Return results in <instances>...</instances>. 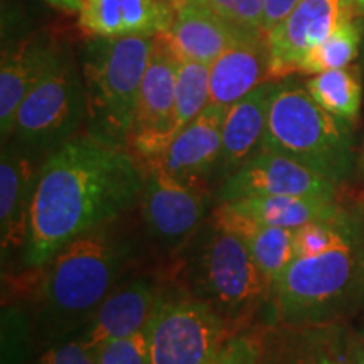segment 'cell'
Instances as JSON below:
<instances>
[{
    "mask_svg": "<svg viewBox=\"0 0 364 364\" xmlns=\"http://www.w3.org/2000/svg\"><path fill=\"white\" fill-rule=\"evenodd\" d=\"M144 169L129 149L75 136L39 167L31 204L26 265L39 268L70 241L107 228L140 201Z\"/></svg>",
    "mask_w": 364,
    "mask_h": 364,
    "instance_id": "6da1fadb",
    "label": "cell"
},
{
    "mask_svg": "<svg viewBox=\"0 0 364 364\" xmlns=\"http://www.w3.org/2000/svg\"><path fill=\"white\" fill-rule=\"evenodd\" d=\"M127 257L129 245L102 228L70 241L46 263L41 306L54 339L85 329L115 289Z\"/></svg>",
    "mask_w": 364,
    "mask_h": 364,
    "instance_id": "7a4b0ae2",
    "label": "cell"
},
{
    "mask_svg": "<svg viewBox=\"0 0 364 364\" xmlns=\"http://www.w3.org/2000/svg\"><path fill=\"white\" fill-rule=\"evenodd\" d=\"M156 38H88L80 66L88 134L130 150L136 102Z\"/></svg>",
    "mask_w": 364,
    "mask_h": 364,
    "instance_id": "3957f363",
    "label": "cell"
},
{
    "mask_svg": "<svg viewBox=\"0 0 364 364\" xmlns=\"http://www.w3.org/2000/svg\"><path fill=\"white\" fill-rule=\"evenodd\" d=\"M359 304L356 218L353 228L329 252L297 257L272 289V326L326 327Z\"/></svg>",
    "mask_w": 364,
    "mask_h": 364,
    "instance_id": "277c9868",
    "label": "cell"
},
{
    "mask_svg": "<svg viewBox=\"0 0 364 364\" xmlns=\"http://www.w3.org/2000/svg\"><path fill=\"white\" fill-rule=\"evenodd\" d=\"M351 125L324 110L306 86L285 78L273 91L262 150L295 159L341 184L356 167Z\"/></svg>",
    "mask_w": 364,
    "mask_h": 364,
    "instance_id": "5b68a950",
    "label": "cell"
},
{
    "mask_svg": "<svg viewBox=\"0 0 364 364\" xmlns=\"http://www.w3.org/2000/svg\"><path fill=\"white\" fill-rule=\"evenodd\" d=\"M198 295L236 332L248 331L257 312L270 302L272 282L247 245L211 221L196 265Z\"/></svg>",
    "mask_w": 364,
    "mask_h": 364,
    "instance_id": "8992f818",
    "label": "cell"
},
{
    "mask_svg": "<svg viewBox=\"0 0 364 364\" xmlns=\"http://www.w3.org/2000/svg\"><path fill=\"white\" fill-rule=\"evenodd\" d=\"M83 122L86 90L81 66L59 46L51 65L22 102L12 139L24 149L53 152L75 139Z\"/></svg>",
    "mask_w": 364,
    "mask_h": 364,
    "instance_id": "52a82bcc",
    "label": "cell"
},
{
    "mask_svg": "<svg viewBox=\"0 0 364 364\" xmlns=\"http://www.w3.org/2000/svg\"><path fill=\"white\" fill-rule=\"evenodd\" d=\"M145 334L150 364H208L238 332L199 297L164 295Z\"/></svg>",
    "mask_w": 364,
    "mask_h": 364,
    "instance_id": "ba28073f",
    "label": "cell"
},
{
    "mask_svg": "<svg viewBox=\"0 0 364 364\" xmlns=\"http://www.w3.org/2000/svg\"><path fill=\"white\" fill-rule=\"evenodd\" d=\"M142 169L140 206L145 226L166 247H181L198 233L206 220L208 191L201 182L172 176L156 162L142 166Z\"/></svg>",
    "mask_w": 364,
    "mask_h": 364,
    "instance_id": "9c48e42d",
    "label": "cell"
},
{
    "mask_svg": "<svg viewBox=\"0 0 364 364\" xmlns=\"http://www.w3.org/2000/svg\"><path fill=\"white\" fill-rule=\"evenodd\" d=\"M353 19H364V0H302L267 33L272 81L294 75L309 49Z\"/></svg>",
    "mask_w": 364,
    "mask_h": 364,
    "instance_id": "30bf717a",
    "label": "cell"
},
{
    "mask_svg": "<svg viewBox=\"0 0 364 364\" xmlns=\"http://www.w3.org/2000/svg\"><path fill=\"white\" fill-rule=\"evenodd\" d=\"M177 58L156 38L136 102L130 152L140 166L162 156L174 139Z\"/></svg>",
    "mask_w": 364,
    "mask_h": 364,
    "instance_id": "8fae6325",
    "label": "cell"
},
{
    "mask_svg": "<svg viewBox=\"0 0 364 364\" xmlns=\"http://www.w3.org/2000/svg\"><path fill=\"white\" fill-rule=\"evenodd\" d=\"M338 186L329 177L295 159L260 150L238 171L221 181L218 199L220 204L255 196H309L334 199Z\"/></svg>",
    "mask_w": 364,
    "mask_h": 364,
    "instance_id": "7c38bea8",
    "label": "cell"
},
{
    "mask_svg": "<svg viewBox=\"0 0 364 364\" xmlns=\"http://www.w3.org/2000/svg\"><path fill=\"white\" fill-rule=\"evenodd\" d=\"M176 2V17L167 33L157 36L169 51L182 61L211 66L223 53L241 43L265 34L223 19L218 14L194 4Z\"/></svg>",
    "mask_w": 364,
    "mask_h": 364,
    "instance_id": "4fadbf2b",
    "label": "cell"
},
{
    "mask_svg": "<svg viewBox=\"0 0 364 364\" xmlns=\"http://www.w3.org/2000/svg\"><path fill=\"white\" fill-rule=\"evenodd\" d=\"M174 17V0H83L78 27L88 38H157Z\"/></svg>",
    "mask_w": 364,
    "mask_h": 364,
    "instance_id": "5bb4252c",
    "label": "cell"
},
{
    "mask_svg": "<svg viewBox=\"0 0 364 364\" xmlns=\"http://www.w3.org/2000/svg\"><path fill=\"white\" fill-rule=\"evenodd\" d=\"M162 299L152 280L132 279L107 295L78 336L93 351L110 339L129 338L149 326Z\"/></svg>",
    "mask_w": 364,
    "mask_h": 364,
    "instance_id": "9a60e30c",
    "label": "cell"
},
{
    "mask_svg": "<svg viewBox=\"0 0 364 364\" xmlns=\"http://www.w3.org/2000/svg\"><path fill=\"white\" fill-rule=\"evenodd\" d=\"M38 172L21 145H9L0 161V243L2 258L24 253Z\"/></svg>",
    "mask_w": 364,
    "mask_h": 364,
    "instance_id": "2e32d148",
    "label": "cell"
},
{
    "mask_svg": "<svg viewBox=\"0 0 364 364\" xmlns=\"http://www.w3.org/2000/svg\"><path fill=\"white\" fill-rule=\"evenodd\" d=\"M225 113L226 108L209 103L171 140L162 156L154 162L162 166L172 176L184 181L201 182V177L208 176L213 169H218Z\"/></svg>",
    "mask_w": 364,
    "mask_h": 364,
    "instance_id": "e0dca14e",
    "label": "cell"
},
{
    "mask_svg": "<svg viewBox=\"0 0 364 364\" xmlns=\"http://www.w3.org/2000/svg\"><path fill=\"white\" fill-rule=\"evenodd\" d=\"M275 86L277 81H267L226 108L221 130V156L216 169L221 181L262 150Z\"/></svg>",
    "mask_w": 364,
    "mask_h": 364,
    "instance_id": "ac0fdd59",
    "label": "cell"
},
{
    "mask_svg": "<svg viewBox=\"0 0 364 364\" xmlns=\"http://www.w3.org/2000/svg\"><path fill=\"white\" fill-rule=\"evenodd\" d=\"M58 48L48 38L36 36L4 49L0 63V132L4 142L12 139L17 112L51 65Z\"/></svg>",
    "mask_w": 364,
    "mask_h": 364,
    "instance_id": "d6986e66",
    "label": "cell"
},
{
    "mask_svg": "<svg viewBox=\"0 0 364 364\" xmlns=\"http://www.w3.org/2000/svg\"><path fill=\"white\" fill-rule=\"evenodd\" d=\"M326 327H284L268 324L253 331L258 364H346L339 339Z\"/></svg>",
    "mask_w": 364,
    "mask_h": 364,
    "instance_id": "ffe728a7",
    "label": "cell"
},
{
    "mask_svg": "<svg viewBox=\"0 0 364 364\" xmlns=\"http://www.w3.org/2000/svg\"><path fill=\"white\" fill-rule=\"evenodd\" d=\"M272 81L267 33L228 49L209 66L211 103L228 108Z\"/></svg>",
    "mask_w": 364,
    "mask_h": 364,
    "instance_id": "44dd1931",
    "label": "cell"
},
{
    "mask_svg": "<svg viewBox=\"0 0 364 364\" xmlns=\"http://www.w3.org/2000/svg\"><path fill=\"white\" fill-rule=\"evenodd\" d=\"M211 221L243 240L272 285L295 258L294 230L265 225L226 203H221L213 211Z\"/></svg>",
    "mask_w": 364,
    "mask_h": 364,
    "instance_id": "7402d4cb",
    "label": "cell"
},
{
    "mask_svg": "<svg viewBox=\"0 0 364 364\" xmlns=\"http://www.w3.org/2000/svg\"><path fill=\"white\" fill-rule=\"evenodd\" d=\"M226 204L265 225L294 231L307 223L332 221L344 215L334 199L309 196H255Z\"/></svg>",
    "mask_w": 364,
    "mask_h": 364,
    "instance_id": "603a6c76",
    "label": "cell"
},
{
    "mask_svg": "<svg viewBox=\"0 0 364 364\" xmlns=\"http://www.w3.org/2000/svg\"><path fill=\"white\" fill-rule=\"evenodd\" d=\"M306 88L324 110L354 124L361 110L363 85L356 68L346 66L314 75Z\"/></svg>",
    "mask_w": 364,
    "mask_h": 364,
    "instance_id": "cb8c5ba5",
    "label": "cell"
},
{
    "mask_svg": "<svg viewBox=\"0 0 364 364\" xmlns=\"http://www.w3.org/2000/svg\"><path fill=\"white\" fill-rule=\"evenodd\" d=\"M364 19H353L341 24L331 36L300 58L295 73L300 75H318L329 70L349 66L358 56L363 41Z\"/></svg>",
    "mask_w": 364,
    "mask_h": 364,
    "instance_id": "d4e9b609",
    "label": "cell"
},
{
    "mask_svg": "<svg viewBox=\"0 0 364 364\" xmlns=\"http://www.w3.org/2000/svg\"><path fill=\"white\" fill-rule=\"evenodd\" d=\"M211 103L209 66L177 59L174 136Z\"/></svg>",
    "mask_w": 364,
    "mask_h": 364,
    "instance_id": "484cf974",
    "label": "cell"
},
{
    "mask_svg": "<svg viewBox=\"0 0 364 364\" xmlns=\"http://www.w3.org/2000/svg\"><path fill=\"white\" fill-rule=\"evenodd\" d=\"M182 2L208 9L236 26L263 31L265 0H182Z\"/></svg>",
    "mask_w": 364,
    "mask_h": 364,
    "instance_id": "4316f807",
    "label": "cell"
},
{
    "mask_svg": "<svg viewBox=\"0 0 364 364\" xmlns=\"http://www.w3.org/2000/svg\"><path fill=\"white\" fill-rule=\"evenodd\" d=\"M97 364H150L145 329L129 338L110 339L95 349Z\"/></svg>",
    "mask_w": 364,
    "mask_h": 364,
    "instance_id": "83f0119b",
    "label": "cell"
},
{
    "mask_svg": "<svg viewBox=\"0 0 364 364\" xmlns=\"http://www.w3.org/2000/svg\"><path fill=\"white\" fill-rule=\"evenodd\" d=\"M208 364H258L257 341L253 332L243 331L231 336Z\"/></svg>",
    "mask_w": 364,
    "mask_h": 364,
    "instance_id": "f1b7e54d",
    "label": "cell"
},
{
    "mask_svg": "<svg viewBox=\"0 0 364 364\" xmlns=\"http://www.w3.org/2000/svg\"><path fill=\"white\" fill-rule=\"evenodd\" d=\"M38 364H97L95 351L76 336L73 339L56 341L51 348L39 358Z\"/></svg>",
    "mask_w": 364,
    "mask_h": 364,
    "instance_id": "f546056e",
    "label": "cell"
},
{
    "mask_svg": "<svg viewBox=\"0 0 364 364\" xmlns=\"http://www.w3.org/2000/svg\"><path fill=\"white\" fill-rule=\"evenodd\" d=\"M302 0H265V9H263V31L273 29L280 21H284L290 12Z\"/></svg>",
    "mask_w": 364,
    "mask_h": 364,
    "instance_id": "4dcf8cb0",
    "label": "cell"
},
{
    "mask_svg": "<svg viewBox=\"0 0 364 364\" xmlns=\"http://www.w3.org/2000/svg\"><path fill=\"white\" fill-rule=\"evenodd\" d=\"M358 240V268H359V304H364V213L356 218Z\"/></svg>",
    "mask_w": 364,
    "mask_h": 364,
    "instance_id": "1f68e13d",
    "label": "cell"
},
{
    "mask_svg": "<svg viewBox=\"0 0 364 364\" xmlns=\"http://www.w3.org/2000/svg\"><path fill=\"white\" fill-rule=\"evenodd\" d=\"M44 2L53 9H56V11L76 14V16H78L81 7H83V0H44Z\"/></svg>",
    "mask_w": 364,
    "mask_h": 364,
    "instance_id": "d6a6232c",
    "label": "cell"
},
{
    "mask_svg": "<svg viewBox=\"0 0 364 364\" xmlns=\"http://www.w3.org/2000/svg\"><path fill=\"white\" fill-rule=\"evenodd\" d=\"M346 364H364V341L353 343L348 349V363Z\"/></svg>",
    "mask_w": 364,
    "mask_h": 364,
    "instance_id": "836d02e7",
    "label": "cell"
},
{
    "mask_svg": "<svg viewBox=\"0 0 364 364\" xmlns=\"http://www.w3.org/2000/svg\"><path fill=\"white\" fill-rule=\"evenodd\" d=\"M356 172H358V176L364 181V144H363L361 150H359L358 159H356Z\"/></svg>",
    "mask_w": 364,
    "mask_h": 364,
    "instance_id": "e575fe53",
    "label": "cell"
},
{
    "mask_svg": "<svg viewBox=\"0 0 364 364\" xmlns=\"http://www.w3.org/2000/svg\"><path fill=\"white\" fill-rule=\"evenodd\" d=\"M361 339L364 341V327H363V331H361Z\"/></svg>",
    "mask_w": 364,
    "mask_h": 364,
    "instance_id": "d590c367",
    "label": "cell"
}]
</instances>
